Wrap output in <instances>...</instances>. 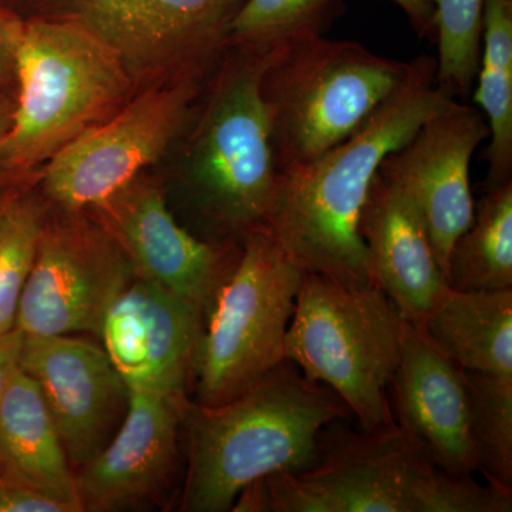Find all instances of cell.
<instances>
[{
	"label": "cell",
	"instance_id": "cell-26",
	"mask_svg": "<svg viewBox=\"0 0 512 512\" xmlns=\"http://www.w3.org/2000/svg\"><path fill=\"white\" fill-rule=\"evenodd\" d=\"M485 0H436L437 86L447 96L467 97L476 83Z\"/></svg>",
	"mask_w": 512,
	"mask_h": 512
},
{
	"label": "cell",
	"instance_id": "cell-33",
	"mask_svg": "<svg viewBox=\"0 0 512 512\" xmlns=\"http://www.w3.org/2000/svg\"><path fill=\"white\" fill-rule=\"evenodd\" d=\"M3 198H0V202H2Z\"/></svg>",
	"mask_w": 512,
	"mask_h": 512
},
{
	"label": "cell",
	"instance_id": "cell-25",
	"mask_svg": "<svg viewBox=\"0 0 512 512\" xmlns=\"http://www.w3.org/2000/svg\"><path fill=\"white\" fill-rule=\"evenodd\" d=\"M45 218L32 198L3 197L0 202V336L16 329Z\"/></svg>",
	"mask_w": 512,
	"mask_h": 512
},
{
	"label": "cell",
	"instance_id": "cell-19",
	"mask_svg": "<svg viewBox=\"0 0 512 512\" xmlns=\"http://www.w3.org/2000/svg\"><path fill=\"white\" fill-rule=\"evenodd\" d=\"M0 477L82 512L76 473L55 420L39 386L20 365L0 402Z\"/></svg>",
	"mask_w": 512,
	"mask_h": 512
},
{
	"label": "cell",
	"instance_id": "cell-3",
	"mask_svg": "<svg viewBox=\"0 0 512 512\" xmlns=\"http://www.w3.org/2000/svg\"><path fill=\"white\" fill-rule=\"evenodd\" d=\"M232 511L511 512L512 490L446 473L397 424L355 431L335 421L309 470L256 481Z\"/></svg>",
	"mask_w": 512,
	"mask_h": 512
},
{
	"label": "cell",
	"instance_id": "cell-7",
	"mask_svg": "<svg viewBox=\"0 0 512 512\" xmlns=\"http://www.w3.org/2000/svg\"><path fill=\"white\" fill-rule=\"evenodd\" d=\"M404 322L377 286L350 288L305 272L286 333V359L338 394L360 429H387L396 424L389 386Z\"/></svg>",
	"mask_w": 512,
	"mask_h": 512
},
{
	"label": "cell",
	"instance_id": "cell-5",
	"mask_svg": "<svg viewBox=\"0 0 512 512\" xmlns=\"http://www.w3.org/2000/svg\"><path fill=\"white\" fill-rule=\"evenodd\" d=\"M10 126L0 167L26 171L113 116L130 100L134 79L99 37L67 20L19 19Z\"/></svg>",
	"mask_w": 512,
	"mask_h": 512
},
{
	"label": "cell",
	"instance_id": "cell-21",
	"mask_svg": "<svg viewBox=\"0 0 512 512\" xmlns=\"http://www.w3.org/2000/svg\"><path fill=\"white\" fill-rule=\"evenodd\" d=\"M474 103L487 119L485 190L512 181V0H485Z\"/></svg>",
	"mask_w": 512,
	"mask_h": 512
},
{
	"label": "cell",
	"instance_id": "cell-28",
	"mask_svg": "<svg viewBox=\"0 0 512 512\" xmlns=\"http://www.w3.org/2000/svg\"><path fill=\"white\" fill-rule=\"evenodd\" d=\"M19 19L0 8V86L15 79V42Z\"/></svg>",
	"mask_w": 512,
	"mask_h": 512
},
{
	"label": "cell",
	"instance_id": "cell-24",
	"mask_svg": "<svg viewBox=\"0 0 512 512\" xmlns=\"http://www.w3.org/2000/svg\"><path fill=\"white\" fill-rule=\"evenodd\" d=\"M477 471L512 490V377L466 372Z\"/></svg>",
	"mask_w": 512,
	"mask_h": 512
},
{
	"label": "cell",
	"instance_id": "cell-29",
	"mask_svg": "<svg viewBox=\"0 0 512 512\" xmlns=\"http://www.w3.org/2000/svg\"><path fill=\"white\" fill-rule=\"evenodd\" d=\"M423 39L436 40V0H392Z\"/></svg>",
	"mask_w": 512,
	"mask_h": 512
},
{
	"label": "cell",
	"instance_id": "cell-4",
	"mask_svg": "<svg viewBox=\"0 0 512 512\" xmlns=\"http://www.w3.org/2000/svg\"><path fill=\"white\" fill-rule=\"evenodd\" d=\"M271 52L228 47L195 107L181 183L205 241L242 247L266 228L278 167L262 74Z\"/></svg>",
	"mask_w": 512,
	"mask_h": 512
},
{
	"label": "cell",
	"instance_id": "cell-10",
	"mask_svg": "<svg viewBox=\"0 0 512 512\" xmlns=\"http://www.w3.org/2000/svg\"><path fill=\"white\" fill-rule=\"evenodd\" d=\"M35 15L76 23L111 47L134 79L165 70L204 80L228 49L244 0H33Z\"/></svg>",
	"mask_w": 512,
	"mask_h": 512
},
{
	"label": "cell",
	"instance_id": "cell-16",
	"mask_svg": "<svg viewBox=\"0 0 512 512\" xmlns=\"http://www.w3.org/2000/svg\"><path fill=\"white\" fill-rule=\"evenodd\" d=\"M392 389L394 421L448 474L473 477L477 456L471 437L466 370L413 323L404 322Z\"/></svg>",
	"mask_w": 512,
	"mask_h": 512
},
{
	"label": "cell",
	"instance_id": "cell-31",
	"mask_svg": "<svg viewBox=\"0 0 512 512\" xmlns=\"http://www.w3.org/2000/svg\"><path fill=\"white\" fill-rule=\"evenodd\" d=\"M13 101L8 96H3L0 93V143L5 137L6 131L10 126V119H12Z\"/></svg>",
	"mask_w": 512,
	"mask_h": 512
},
{
	"label": "cell",
	"instance_id": "cell-32",
	"mask_svg": "<svg viewBox=\"0 0 512 512\" xmlns=\"http://www.w3.org/2000/svg\"><path fill=\"white\" fill-rule=\"evenodd\" d=\"M12 2H13V0H0V8L8 9V6Z\"/></svg>",
	"mask_w": 512,
	"mask_h": 512
},
{
	"label": "cell",
	"instance_id": "cell-18",
	"mask_svg": "<svg viewBox=\"0 0 512 512\" xmlns=\"http://www.w3.org/2000/svg\"><path fill=\"white\" fill-rule=\"evenodd\" d=\"M359 232L373 285L406 322L419 326L450 286L412 198L380 168L363 205Z\"/></svg>",
	"mask_w": 512,
	"mask_h": 512
},
{
	"label": "cell",
	"instance_id": "cell-15",
	"mask_svg": "<svg viewBox=\"0 0 512 512\" xmlns=\"http://www.w3.org/2000/svg\"><path fill=\"white\" fill-rule=\"evenodd\" d=\"M202 325L200 309L136 276L111 303L99 336L128 390L185 402Z\"/></svg>",
	"mask_w": 512,
	"mask_h": 512
},
{
	"label": "cell",
	"instance_id": "cell-11",
	"mask_svg": "<svg viewBox=\"0 0 512 512\" xmlns=\"http://www.w3.org/2000/svg\"><path fill=\"white\" fill-rule=\"evenodd\" d=\"M84 212L45 218L16 318L23 338L100 335L111 303L136 278L123 249Z\"/></svg>",
	"mask_w": 512,
	"mask_h": 512
},
{
	"label": "cell",
	"instance_id": "cell-20",
	"mask_svg": "<svg viewBox=\"0 0 512 512\" xmlns=\"http://www.w3.org/2000/svg\"><path fill=\"white\" fill-rule=\"evenodd\" d=\"M417 328L466 372L512 377V289L448 288Z\"/></svg>",
	"mask_w": 512,
	"mask_h": 512
},
{
	"label": "cell",
	"instance_id": "cell-8",
	"mask_svg": "<svg viewBox=\"0 0 512 512\" xmlns=\"http://www.w3.org/2000/svg\"><path fill=\"white\" fill-rule=\"evenodd\" d=\"M303 274L266 229L248 235L204 318L192 365L198 404L227 403L286 360Z\"/></svg>",
	"mask_w": 512,
	"mask_h": 512
},
{
	"label": "cell",
	"instance_id": "cell-9",
	"mask_svg": "<svg viewBox=\"0 0 512 512\" xmlns=\"http://www.w3.org/2000/svg\"><path fill=\"white\" fill-rule=\"evenodd\" d=\"M204 80L168 77L47 161L42 188L60 210L87 211L156 164L184 133Z\"/></svg>",
	"mask_w": 512,
	"mask_h": 512
},
{
	"label": "cell",
	"instance_id": "cell-22",
	"mask_svg": "<svg viewBox=\"0 0 512 512\" xmlns=\"http://www.w3.org/2000/svg\"><path fill=\"white\" fill-rule=\"evenodd\" d=\"M446 276L454 291L512 289V181L485 190L451 248Z\"/></svg>",
	"mask_w": 512,
	"mask_h": 512
},
{
	"label": "cell",
	"instance_id": "cell-27",
	"mask_svg": "<svg viewBox=\"0 0 512 512\" xmlns=\"http://www.w3.org/2000/svg\"><path fill=\"white\" fill-rule=\"evenodd\" d=\"M0 512H74L63 501L56 500L29 485L0 477Z\"/></svg>",
	"mask_w": 512,
	"mask_h": 512
},
{
	"label": "cell",
	"instance_id": "cell-1",
	"mask_svg": "<svg viewBox=\"0 0 512 512\" xmlns=\"http://www.w3.org/2000/svg\"><path fill=\"white\" fill-rule=\"evenodd\" d=\"M453 100L437 86L436 59L416 57L402 86L356 134L278 174L265 229L293 264L350 288L375 286L359 232L370 185L384 158Z\"/></svg>",
	"mask_w": 512,
	"mask_h": 512
},
{
	"label": "cell",
	"instance_id": "cell-23",
	"mask_svg": "<svg viewBox=\"0 0 512 512\" xmlns=\"http://www.w3.org/2000/svg\"><path fill=\"white\" fill-rule=\"evenodd\" d=\"M340 0H244L229 25L228 47L271 50L325 35Z\"/></svg>",
	"mask_w": 512,
	"mask_h": 512
},
{
	"label": "cell",
	"instance_id": "cell-2",
	"mask_svg": "<svg viewBox=\"0 0 512 512\" xmlns=\"http://www.w3.org/2000/svg\"><path fill=\"white\" fill-rule=\"evenodd\" d=\"M350 417L338 394L309 380L289 359L227 403L187 404L183 510L232 511L256 481L309 470L323 429Z\"/></svg>",
	"mask_w": 512,
	"mask_h": 512
},
{
	"label": "cell",
	"instance_id": "cell-12",
	"mask_svg": "<svg viewBox=\"0 0 512 512\" xmlns=\"http://www.w3.org/2000/svg\"><path fill=\"white\" fill-rule=\"evenodd\" d=\"M133 265L137 278L207 315L242 247L205 241L181 227L156 183L138 175L90 210Z\"/></svg>",
	"mask_w": 512,
	"mask_h": 512
},
{
	"label": "cell",
	"instance_id": "cell-13",
	"mask_svg": "<svg viewBox=\"0 0 512 512\" xmlns=\"http://www.w3.org/2000/svg\"><path fill=\"white\" fill-rule=\"evenodd\" d=\"M488 137L483 113L453 100L380 165L419 210L444 275L454 242L476 214L471 161Z\"/></svg>",
	"mask_w": 512,
	"mask_h": 512
},
{
	"label": "cell",
	"instance_id": "cell-30",
	"mask_svg": "<svg viewBox=\"0 0 512 512\" xmlns=\"http://www.w3.org/2000/svg\"><path fill=\"white\" fill-rule=\"evenodd\" d=\"M23 336L19 330H12L0 336V402L8 389L10 379L20 365Z\"/></svg>",
	"mask_w": 512,
	"mask_h": 512
},
{
	"label": "cell",
	"instance_id": "cell-17",
	"mask_svg": "<svg viewBox=\"0 0 512 512\" xmlns=\"http://www.w3.org/2000/svg\"><path fill=\"white\" fill-rule=\"evenodd\" d=\"M187 402L128 390L126 416L106 447L76 473L82 511H119L167 484Z\"/></svg>",
	"mask_w": 512,
	"mask_h": 512
},
{
	"label": "cell",
	"instance_id": "cell-14",
	"mask_svg": "<svg viewBox=\"0 0 512 512\" xmlns=\"http://www.w3.org/2000/svg\"><path fill=\"white\" fill-rule=\"evenodd\" d=\"M20 367L39 386L73 470L119 430L128 389L104 348L72 335L23 338Z\"/></svg>",
	"mask_w": 512,
	"mask_h": 512
},
{
	"label": "cell",
	"instance_id": "cell-6",
	"mask_svg": "<svg viewBox=\"0 0 512 512\" xmlns=\"http://www.w3.org/2000/svg\"><path fill=\"white\" fill-rule=\"evenodd\" d=\"M409 67L325 35L272 50L261 89L278 173L311 163L356 134L402 86Z\"/></svg>",
	"mask_w": 512,
	"mask_h": 512
}]
</instances>
